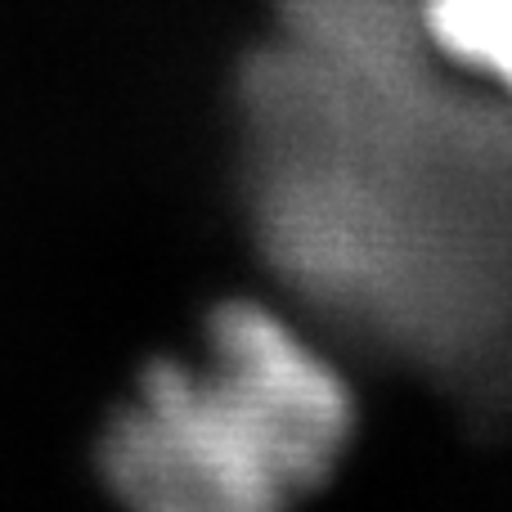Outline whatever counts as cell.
<instances>
[{
  "label": "cell",
  "mask_w": 512,
  "mask_h": 512,
  "mask_svg": "<svg viewBox=\"0 0 512 512\" xmlns=\"http://www.w3.org/2000/svg\"><path fill=\"white\" fill-rule=\"evenodd\" d=\"M342 378L261 306H225L203 360L158 364L104 436V477L158 512H265L342 459Z\"/></svg>",
  "instance_id": "1"
},
{
  "label": "cell",
  "mask_w": 512,
  "mask_h": 512,
  "mask_svg": "<svg viewBox=\"0 0 512 512\" xmlns=\"http://www.w3.org/2000/svg\"><path fill=\"white\" fill-rule=\"evenodd\" d=\"M423 32L441 54L512 95V0H423Z\"/></svg>",
  "instance_id": "2"
}]
</instances>
